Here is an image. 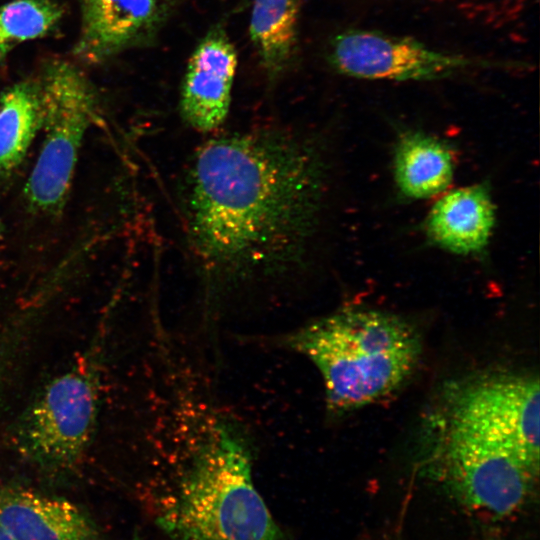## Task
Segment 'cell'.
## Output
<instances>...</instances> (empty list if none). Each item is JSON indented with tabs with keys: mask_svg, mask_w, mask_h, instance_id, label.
<instances>
[{
	"mask_svg": "<svg viewBox=\"0 0 540 540\" xmlns=\"http://www.w3.org/2000/svg\"><path fill=\"white\" fill-rule=\"evenodd\" d=\"M324 179L314 146L284 129L226 135L197 150L183 210L211 308L234 286L300 265L318 225Z\"/></svg>",
	"mask_w": 540,
	"mask_h": 540,
	"instance_id": "6da1fadb",
	"label": "cell"
},
{
	"mask_svg": "<svg viewBox=\"0 0 540 540\" xmlns=\"http://www.w3.org/2000/svg\"><path fill=\"white\" fill-rule=\"evenodd\" d=\"M201 408L184 425L181 472L159 526L172 540H286L254 485L244 426Z\"/></svg>",
	"mask_w": 540,
	"mask_h": 540,
	"instance_id": "7a4b0ae2",
	"label": "cell"
},
{
	"mask_svg": "<svg viewBox=\"0 0 540 540\" xmlns=\"http://www.w3.org/2000/svg\"><path fill=\"white\" fill-rule=\"evenodd\" d=\"M280 344L318 369L327 409L342 413L397 390L421 354L417 331L397 315L342 309L282 336Z\"/></svg>",
	"mask_w": 540,
	"mask_h": 540,
	"instance_id": "3957f363",
	"label": "cell"
},
{
	"mask_svg": "<svg viewBox=\"0 0 540 540\" xmlns=\"http://www.w3.org/2000/svg\"><path fill=\"white\" fill-rule=\"evenodd\" d=\"M96 344L48 383L20 418L17 448L45 470L74 468L89 447L99 403L100 335Z\"/></svg>",
	"mask_w": 540,
	"mask_h": 540,
	"instance_id": "277c9868",
	"label": "cell"
},
{
	"mask_svg": "<svg viewBox=\"0 0 540 540\" xmlns=\"http://www.w3.org/2000/svg\"><path fill=\"white\" fill-rule=\"evenodd\" d=\"M38 85L44 139L24 194L35 212L57 215L68 198L84 135L96 120L97 98L84 73L64 60L50 63Z\"/></svg>",
	"mask_w": 540,
	"mask_h": 540,
	"instance_id": "5b68a950",
	"label": "cell"
},
{
	"mask_svg": "<svg viewBox=\"0 0 540 540\" xmlns=\"http://www.w3.org/2000/svg\"><path fill=\"white\" fill-rule=\"evenodd\" d=\"M430 466L458 501L495 516H507L520 509L539 476V467L513 451L447 424H443Z\"/></svg>",
	"mask_w": 540,
	"mask_h": 540,
	"instance_id": "8992f818",
	"label": "cell"
},
{
	"mask_svg": "<svg viewBox=\"0 0 540 540\" xmlns=\"http://www.w3.org/2000/svg\"><path fill=\"white\" fill-rule=\"evenodd\" d=\"M449 392L444 424L495 442L539 467L538 377L483 374Z\"/></svg>",
	"mask_w": 540,
	"mask_h": 540,
	"instance_id": "52a82bcc",
	"label": "cell"
},
{
	"mask_svg": "<svg viewBox=\"0 0 540 540\" xmlns=\"http://www.w3.org/2000/svg\"><path fill=\"white\" fill-rule=\"evenodd\" d=\"M329 56L340 73L371 80H428L477 65L470 58L435 50L412 38L359 29L337 35Z\"/></svg>",
	"mask_w": 540,
	"mask_h": 540,
	"instance_id": "ba28073f",
	"label": "cell"
},
{
	"mask_svg": "<svg viewBox=\"0 0 540 540\" xmlns=\"http://www.w3.org/2000/svg\"><path fill=\"white\" fill-rule=\"evenodd\" d=\"M182 0H80L75 55L99 63L153 37Z\"/></svg>",
	"mask_w": 540,
	"mask_h": 540,
	"instance_id": "9c48e42d",
	"label": "cell"
},
{
	"mask_svg": "<svg viewBox=\"0 0 540 540\" xmlns=\"http://www.w3.org/2000/svg\"><path fill=\"white\" fill-rule=\"evenodd\" d=\"M237 67L235 47L217 25L193 50L180 91V114L192 129L208 133L225 121Z\"/></svg>",
	"mask_w": 540,
	"mask_h": 540,
	"instance_id": "30bf717a",
	"label": "cell"
},
{
	"mask_svg": "<svg viewBox=\"0 0 540 540\" xmlns=\"http://www.w3.org/2000/svg\"><path fill=\"white\" fill-rule=\"evenodd\" d=\"M0 525L15 540H99L96 525L76 505L22 488L0 490Z\"/></svg>",
	"mask_w": 540,
	"mask_h": 540,
	"instance_id": "8fae6325",
	"label": "cell"
},
{
	"mask_svg": "<svg viewBox=\"0 0 540 540\" xmlns=\"http://www.w3.org/2000/svg\"><path fill=\"white\" fill-rule=\"evenodd\" d=\"M495 222L491 197L484 186L472 185L443 194L427 220L430 238L457 254L481 251L488 243Z\"/></svg>",
	"mask_w": 540,
	"mask_h": 540,
	"instance_id": "7c38bea8",
	"label": "cell"
},
{
	"mask_svg": "<svg viewBox=\"0 0 540 540\" xmlns=\"http://www.w3.org/2000/svg\"><path fill=\"white\" fill-rule=\"evenodd\" d=\"M454 172L452 150L443 141L421 133L401 136L395 150L394 176L399 190L412 199L440 194Z\"/></svg>",
	"mask_w": 540,
	"mask_h": 540,
	"instance_id": "4fadbf2b",
	"label": "cell"
},
{
	"mask_svg": "<svg viewBox=\"0 0 540 540\" xmlns=\"http://www.w3.org/2000/svg\"><path fill=\"white\" fill-rule=\"evenodd\" d=\"M301 0H253L249 34L270 79L291 65L295 55Z\"/></svg>",
	"mask_w": 540,
	"mask_h": 540,
	"instance_id": "5bb4252c",
	"label": "cell"
},
{
	"mask_svg": "<svg viewBox=\"0 0 540 540\" xmlns=\"http://www.w3.org/2000/svg\"><path fill=\"white\" fill-rule=\"evenodd\" d=\"M40 126L38 81H21L0 93V174L19 166Z\"/></svg>",
	"mask_w": 540,
	"mask_h": 540,
	"instance_id": "9a60e30c",
	"label": "cell"
},
{
	"mask_svg": "<svg viewBox=\"0 0 540 540\" xmlns=\"http://www.w3.org/2000/svg\"><path fill=\"white\" fill-rule=\"evenodd\" d=\"M62 16L52 0H13L0 7V60L21 43L46 35Z\"/></svg>",
	"mask_w": 540,
	"mask_h": 540,
	"instance_id": "2e32d148",
	"label": "cell"
},
{
	"mask_svg": "<svg viewBox=\"0 0 540 540\" xmlns=\"http://www.w3.org/2000/svg\"><path fill=\"white\" fill-rule=\"evenodd\" d=\"M0 338V399L10 372L15 363V356L21 344L22 333L13 327L6 329Z\"/></svg>",
	"mask_w": 540,
	"mask_h": 540,
	"instance_id": "e0dca14e",
	"label": "cell"
},
{
	"mask_svg": "<svg viewBox=\"0 0 540 540\" xmlns=\"http://www.w3.org/2000/svg\"><path fill=\"white\" fill-rule=\"evenodd\" d=\"M0 540H15V539L0 525Z\"/></svg>",
	"mask_w": 540,
	"mask_h": 540,
	"instance_id": "ac0fdd59",
	"label": "cell"
},
{
	"mask_svg": "<svg viewBox=\"0 0 540 540\" xmlns=\"http://www.w3.org/2000/svg\"><path fill=\"white\" fill-rule=\"evenodd\" d=\"M3 232H4V227H3V224H2V222H1V220H0V238H1L2 235H3Z\"/></svg>",
	"mask_w": 540,
	"mask_h": 540,
	"instance_id": "d6986e66",
	"label": "cell"
},
{
	"mask_svg": "<svg viewBox=\"0 0 540 540\" xmlns=\"http://www.w3.org/2000/svg\"><path fill=\"white\" fill-rule=\"evenodd\" d=\"M132 540H140L139 535L135 534L134 537L132 538Z\"/></svg>",
	"mask_w": 540,
	"mask_h": 540,
	"instance_id": "ffe728a7",
	"label": "cell"
}]
</instances>
